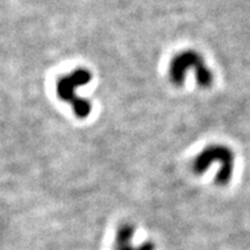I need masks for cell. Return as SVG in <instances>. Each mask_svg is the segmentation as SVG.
I'll list each match as a JSON object with an SVG mask.
<instances>
[{
    "instance_id": "cell-1",
    "label": "cell",
    "mask_w": 250,
    "mask_h": 250,
    "mask_svg": "<svg viewBox=\"0 0 250 250\" xmlns=\"http://www.w3.org/2000/svg\"><path fill=\"white\" fill-rule=\"evenodd\" d=\"M189 72H194L198 86L209 88L213 83V73L206 65L203 56L195 50H185L172 58L168 66V77L175 86H183Z\"/></svg>"
},
{
    "instance_id": "cell-2",
    "label": "cell",
    "mask_w": 250,
    "mask_h": 250,
    "mask_svg": "<svg viewBox=\"0 0 250 250\" xmlns=\"http://www.w3.org/2000/svg\"><path fill=\"white\" fill-rule=\"evenodd\" d=\"M92 81V73L86 68H77L69 74L60 77L56 83V95L62 101L72 106L74 115L78 119L88 118L92 110V104L88 99L81 97L77 93L79 87L86 86Z\"/></svg>"
},
{
    "instance_id": "cell-4",
    "label": "cell",
    "mask_w": 250,
    "mask_h": 250,
    "mask_svg": "<svg viewBox=\"0 0 250 250\" xmlns=\"http://www.w3.org/2000/svg\"><path fill=\"white\" fill-rule=\"evenodd\" d=\"M133 236H134V226L132 224L124 222L120 225L116 230L114 250H155V245L152 241H143L134 247Z\"/></svg>"
},
{
    "instance_id": "cell-3",
    "label": "cell",
    "mask_w": 250,
    "mask_h": 250,
    "mask_svg": "<svg viewBox=\"0 0 250 250\" xmlns=\"http://www.w3.org/2000/svg\"><path fill=\"white\" fill-rule=\"evenodd\" d=\"M218 165L216 184L226 187L230 184L234 171V153L224 145H211L202 149L193 162V171L197 175H203L212 165Z\"/></svg>"
}]
</instances>
